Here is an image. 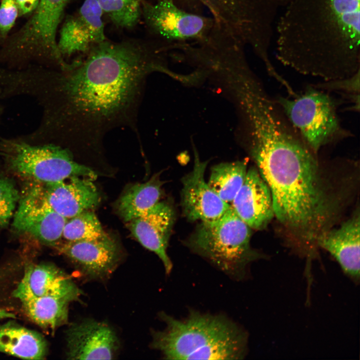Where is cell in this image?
Listing matches in <instances>:
<instances>
[{
  "label": "cell",
  "mask_w": 360,
  "mask_h": 360,
  "mask_svg": "<svg viewBox=\"0 0 360 360\" xmlns=\"http://www.w3.org/2000/svg\"><path fill=\"white\" fill-rule=\"evenodd\" d=\"M166 50L156 40H105L64 69L17 70L10 86L15 96L34 98L42 108L35 144L70 150L102 148L110 131L128 128L139 138L138 117L150 73L164 69Z\"/></svg>",
  "instance_id": "obj_1"
},
{
  "label": "cell",
  "mask_w": 360,
  "mask_h": 360,
  "mask_svg": "<svg viewBox=\"0 0 360 360\" xmlns=\"http://www.w3.org/2000/svg\"><path fill=\"white\" fill-rule=\"evenodd\" d=\"M276 22V56L327 81L360 72V0H290Z\"/></svg>",
  "instance_id": "obj_2"
},
{
  "label": "cell",
  "mask_w": 360,
  "mask_h": 360,
  "mask_svg": "<svg viewBox=\"0 0 360 360\" xmlns=\"http://www.w3.org/2000/svg\"><path fill=\"white\" fill-rule=\"evenodd\" d=\"M166 324L152 332V348L167 360H242L247 354L248 332L226 316L192 310L179 320L165 312Z\"/></svg>",
  "instance_id": "obj_3"
},
{
  "label": "cell",
  "mask_w": 360,
  "mask_h": 360,
  "mask_svg": "<svg viewBox=\"0 0 360 360\" xmlns=\"http://www.w3.org/2000/svg\"><path fill=\"white\" fill-rule=\"evenodd\" d=\"M250 229L230 206L218 219L202 222L186 244L228 276L240 280L252 262L264 258L250 246Z\"/></svg>",
  "instance_id": "obj_4"
},
{
  "label": "cell",
  "mask_w": 360,
  "mask_h": 360,
  "mask_svg": "<svg viewBox=\"0 0 360 360\" xmlns=\"http://www.w3.org/2000/svg\"><path fill=\"white\" fill-rule=\"evenodd\" d=\"M0 156L14 173L32 182L47 183L72 176L95 180L96 172L75 160L72 152L53 143L33 144L21 136L0 137Z\"/></svg>",
  "instance_id": "obj_5"
},
{
  "label": "cell",
  "mask_w": 360,
  "mask_h": 360,
  "mask_svg": "<svg viewBox=\"0 0 360 360\" xmlns=\"http://www.w3.org/2000/svg\"><path fill=\"white\" fill-rule=\"evenodd\" d=\"M274 99L305 144L317 154L323 147L352 136L341 124L337 111L340 102L328 92L312 84L293 96Z\"/></svg>",
  "instance_id": "obj_6"
},
{
  "label": "cell",
  "mask_w": 360,
  "mask_h": 360,
  "mask_svg": "<svg viewBox=\"0 0 360 360\" xmlns=\"http://www.w3.org/2000/svg\"><path fill=\"white\" fill-rule=\"evenodd\" d=\"M142 18L158 41L168 46L199 41L216 24L211 16L186 10L170 0H144Z\"/></svg>",
  "instance_id": "obj_7"
},
{
  "label": "cell",
  "mask_w": 360,
  "mask_h": 360,
  "mask_svg": "<svg viewBox=\"0 0 360 360\" xmlns=\"http://www.w3.org/2000/svg\"><path fill=\"white\" fill-rule=\"evenodd\" d=\"M20 196L12 226L20 234L56 246L62 238L67 218L53 210L40 193L36 182Z\"/></svg>",
  "instance_id": "obj_8"
},
{
  "label": "cell",
  "mask_w": 360,
  "mask_h": 360,
  "mask_svg": "<svg viewBox=\"0 0 360 360\" xmlns=\"http://www.w3.org/2000/svg\"><path fill=\"white\" fill-rule=\"evenodd\" d=\"M104 14L97 0H85L64 23L57 41L62 57L84 58L94 46L106 40Z\"/></svg>",
  "instance_id": "obj_9"
},
{
  "label": "cell",
  "mask_w": 360,
  "mask_h": 360,
  "mask_svg": "<svg viewBox=\"0 0 360 360\" xmlns=\"http://www.w3.org/2000/svg\"><path fill=\"white\" fill-rule=\"evenodd\" d=\"M71 0H39L32 18L26 24L22 40L39 56L44 58L55 68L68 62L60 54L56 34L64 10Z\"/></svg>",
  "instance_id": "obj_10"
},
{
  "label": "cell",
  "mask_w": 360,
  "mask_h": 360,
  "mask_svg": "<svg viewBox=\"0 0 360 360\" xmlns=\"http://www.w3.org/2000/svg\"><path fill=\"white\" fill-rule=\"evenodd\" d=\"M92 180L86 177L72 176L56 182H35L49 206L68 219L92 210L100 204V194Z\"/></svg>",
  "instance_id": "obj_11"
},
{
  "label": "cell",
  "mask_w": 360,
  "mask_h": 360,
  "mask_svg": "<svg viewBox=\"0 0 360 360\" xmlns=\"http://www.w3.org/2000/svg\"><path fill=\"white\" fill-rule=\"evenodd\" d=\"M174 218L171 206L159 202L140 216L126 222L134 237L144 247L158 256L167 274L171 272L173 266L166 249Z\"/></svg>",
  "instance_id": "obj_12"
},
{
  "label": "cell",
  "mask_w": 360,
  "mask_h": 360,
  "mask_svg": "<svg viewBox=\"0 0 360 360\" xmlns=\"http://www.w3.org/2000/svg\"><path fill=\"white\" fill-rule=\"evenodd\" d=\"M193 170L182 180V205L188 220L212 222L220 218L230 205L223 201L204 180L207 162H202L195 152Z\"/></svg>",
  "instance_id": "obj_13"
},
{
  "label": "cell",
  "mask_w": 360,
  "mask_h": 360,
  "mask_svg": "<svg viewBox=\"0 0 360 360\" xmlns=\"http://www.w3.org/2000/svg\"><path fill=\"white\" fill-rule=\"evenodd\" d=\"M66 341L70 360L112 359L118 348L112 329L92 320L72 324L66 331Z\"/></svg>",
  "instance_id": "obj_14"
},
{
  "label": "cell",
  "mask_w": 360,
  "mask_h": 360,
  "mask_svg": "<svg viewBox=\"0 0 360 360\" xmlns=\"http://www.w3.org/2000/svg\"><path fill=\"white\" fill-rule=\"evenodd\" d=\"M56 246L82 272L92 278L110 276L120 260L119 248L108 234L92 240L65 242Z\"/></svg>",
  "instance_id": "obj_15"
},
{
  "label": "cell",
  "mask_w": 360,
  "mask_h": 360,
  "mask_svg": "<svg viewBox=\"0 0 360 360\" xmlns=\"http://www.w3.org/2000/svg\"><path fill=\"white\" fill-rule=\"evenodd\" d=\"M231 208L250 228H266L274 216L270 188L257 168H250Z\"/></svg>",
  "instance_id": "obj_16"
},
{
  "label": "cell",
  "mask_w": 360,
  "mask_h": 360,
  "mask_svg": "<svg viewBox=\"0 0 360 360\" xmlns=\"http://www.w3.org/2000/svg\"><path fill=\"white\" fill-rule=\"evenodd\" d=\"M360 230L358 210L339 228L328 229L317 240L318 246L329 252L344 274L357 284L360 280Z\"/></svg>",
  "instance_id": "obj_17"
},
{
  "label": "cell",
  "mask_w": 360,
  "mask_h": 360,
  "mask_svg": "<svg viewBox=\"0 0 360 360\" xmlns=\"http://www.w3.org/2000/svg\"><path fill=\"white\" fill-rule=\"evenodd\" d=\"M72 280L58 268L48 263L27 265L13 295L20 301L49 296L80 294Z\"/></svg>",
  "instance_id": "obj_18"
},
{
  "label": "cell",
  "mask_w": 360,
  "mask_h": 360,
  "mask_svg": "<svg viewBox=\"0 0 360 360\" xmlns=\"http://www.w3.org/2000/svg\"><path fill=\"white\" fill-rule=\"evenodd\" d=\"M48 352L42 336L12 321L0 325V352L22 359H44Z\"/></svg>",
  "instance_id": "obj_19"
},
{
  "label": "cell",
  "mask_w": 360,
  "mask_h": 360,
  "mask_svg": "<svg viewBox=\"0 0 360 360\" xmlns=\"http://www.w3.org/2000/svg\"><path fill=\"white\" fill-rule=\"evenodd\" d=\"M158 174L143 183L126 188L116 204L118 214L124 222L137 218L159 202L164 182Z\"/></svg>",
  "instance_id": "obj_20"
},
{
  "label": "cell",
  "mask_w": 360,
  "mask_h": 360,
  "mask_svg": "<svg viewBox=\"0 0 360 360\" xmlns=\"http://www.w3.org/2000/svg\"><path fill=\"white\" fill-rule=\"evenodd\" d=\"M80 295L42 296L20 301L27 316L44 328L54 330L68 320V306Z\"/></svg>",
  "instance_id": "obj_21"
},
{
  "label": "cell",
  "mask_w": 360,
  "mask_h": 360,
  "mask_svg": "<svg viewBox=\"0 0 360 360\" xmlns=\"http://www.w3.org/2000/svg\"><path fill=\"white\" fill-rule=\"evenodd\" d=\"M246 166V160L216 165L212 168L208 184L223 201L229 204L243 184Z\"/></svg>",
  "instance_id": "obj_22"
},
{
  "label": "cell",
  "mask_w": 360,
  "mask_h": 360,
  "mask_svg": "<svg viewBox=\"0 0 360 360\" xmlns=\"http://www.w3.org/2000/svg\"><path fill=\"white\" fill-rule=\"evenodd\" d=\"M103 14L118 28L132 29L142 18L144 0H97Z\"/></svg>",
  "instance_id": "obj_23"
},
{
  "label": "cell",
  "mask_w": 360,
  "mask_h": 360,
  "mask_svg": "<svg viewBox=\"0 0 360 360\" xmlns=\"http://www.w3.org/2000/svg\"><path fill=\"white\" fill-rule=\"evenodd\" d=\"M107 234L92 210L83 212L67 220L62 238L66 242L92 240Z\"/></svg>",
  "instance_id": "obj_24"
},
{
  "label": "cell",
  "mask_w": 360,
  "mask_h": 360,
  "mask_svg": "<svg viewBox=\"0 0 360 360\" xmlns=\"http://www.w3.org/2000/svg\"><path fill=\"white\" fill-rule=\"evenodd\" d=\"M360 72L344 78L323 81L312 84L316 88L327 92H339L347 100H350L356 110L360 109Z\"/></svg>",
  "instance_id": "obj_25"
},
{
  "label": "cell",
  "mask_w": 360,
  "mask_h": 360,
  "mask_svg": "<svg viewBox=\"0 0 360 360\" xmlns=\"http://www.w3.org/2000/svg\"><path fill=\"white\" fill-rule=\"evenodd\" d=\"M20 195L13 181L0 174V230L14 216Z\"/></svg>",
  "instance_id": "obj_26"
},
{
  "label": "cell",
  "mask_w": 360,
  "mask_h": 360,
  "mask_svg": "<svg viewBox=\"0 0 360 360\" xmlns=\"http://www.w3.org/2000/svg\"><path fill=\"white\" fill-rule=\"evenodd\" d=\"M18 15L16 0H2L0 5V33L6 35L12 28Z\"/></svg>",
  "instance_id": "obj_27"
},
{
  "label": "cell",
  "mask_w": 360,
  "mask_h": 360,
  "mask_svg": "<svg viewBox=\"0 0 360 360\" xmlns=\"http://www.w3.org/2000/svg\"><path fill=\"white\" fill-rule=\"evenodd\" d=\"M18 10V14L20 16L28 14L36 9L39 0H16Z\"/></svg>",
  "instance_id": "obj_28"
},
{
  "label": "cell",
  "mask_w": 360,
  "mask_h": 360,
  "mask_svg": "<svg viewBox=\"0 0 360 360\" xmlns=\"http://www.w3.org/2000/svg\"><path fill=\"white\" fill-rule=\"evenodd\" d=\"M15 315L5 310L0 309V320L5 318H14Z\"/></svg>",
  "instance_id": "obj_29"
},
{
  "label": "cell",
  "mask_w": 360,
  "mask_h": 360,
  "mask_svg": "<svg viewBox=\"0 0 360 360\" xmlns=\"http://www.w3.org/2000/svg\"><path fill=\"white\" fill-rule=\"evenodd\" d=\"M0 112H1V108H0Z\"/></svg>",
  "instance_id": "obj_30"
}]
</instances>
